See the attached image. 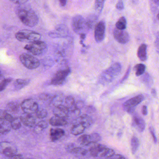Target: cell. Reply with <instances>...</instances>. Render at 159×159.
<instances>
[{
    "instance_id": "obj_1",
    "label": "cell",
    "mask_w": 159,
    "mask_h": 159,
    "mask_svg": "<svg viewBox=\"0 0 159 159\" xmlns=\"http://www.w3.org/2000/svg\"><path fill=\"white\" fill-rule=\"evenodd\" d=\"M16 15L25 25L30 27L36 26L39 23V17L30 5L21 4L16 7Z\"/></svg>"
},
{
    "instance_id": "obj_2",
    "label": "cell",
    "mask_w": 159,
    "mask_h": 159,
    "mask_svg": "<svg viewBox=\"0 0 159 159\" xmlns=\"http://www.w3.org/2000/svg\"><path fill=\"white\" fill-rule=\"evenodd\" d=\"M121 70V66L120 63L113 64L100 75L99 78V83L102 84L110 83L119 75Z\"/></svg>"
},
{
    "instance_id": "obj_3",
    "label": "cell",
    "mask_w": 159,
    "mask_h": 159,
    "mask_svg": "<svg viewBox=\"0 0 159 159\" xmlns=\"http://www.w3.org/2000/svg\"><path fill=\"white\" fill-rule=\"evenodd\" d=\"M91 155L98 158H110L115 154L113 149L101 144H95L90 149Z\"/></svg>"
},
{
    "instance_id": "obj_4",
    "label": "cell",
    "mask_w": 159,
    "mask_h": 159,
    "mask_svg": "<svg viewBox=\"0 0 159 159\" xmlns=\"http://www.w3.org/2000/svg\"><path fill=\"white\" fill-rule=\"evenodd\" d=\"M24 48L34 55L40 56L45 53L48 48L44 42L37 40L28 43Z\"/></svg>"
},
{
    "instance_id": "obj_5",
    "label": "cell",
    "mask_w": 159,
    "mask_h": 159,
    "mask_svg": "<svg viewBox=\"0 0 159 159\" xmlns=\"http://www.w3.org/2000/svg\"><path fill=\"white\" fill-rule=\"evenodd\" d=\"M16 38L18 41L22 42H32L35 41L39 40L41 38V35L35 31L23 30L16 34Z\"/></svg>"
},
{
    "instance_id": "obj_6",
    "label": "cell",
    "mask_w": 159,
    "mask_h": 159,
    "mask_svg": "<svg viewBox=\"0 0 159 159\" xmlns=\"http://www.w3.org/2000/svg\"><path fill=\"white\" fill-rule=\"evenodd\" d=\"M19 59L22 64L29 69L37 68L40 64L39 60L38 58L29 54H22L20 55Z\"/></svg>"
},
{
    "instance_id": "obj_7",
    "label": "cell",
    "mask_w": 159,
    "mask_h": 159,
    "mask_svg": "<svg viewBox=\"0 0 159 159\" xmlns=\"http://www.w3.org/2000/svg\"><path fill=\"white\" fill-rule=\"evenodd\" d=\"M17 148L11 142L2 141L0 142V153L11 158L17 154Z\"/></svg>"
},
{
    "instance_id": "obj_8",
    "label": "cell",
    "mask_w": 159,
    "mask_h": 159,
    "mask_svg": "<svg viewBox=\"0 0 159 159\" xmlns=\"http://www.w3.org/2000/svg\"><path fill=\"white\" fill-rule=\"evenodd\" d=\"M71 27L76 34H83L84 30L86 29L85 19L82 16H75L71 20Z\"/></svg>"
},
{
    "instance_id": "obj_9",
    "label": "cell",
    "mask_w": 159,
    "mask_h": 159,
    "mask_svg": "<svg viewBox=\"0 0 159 159\" xmlns=\"http://www.w3.org/2000/svg\"><path fill=\"white\" fill-rule=\"evenodd\" d=\"M144 100V97L141 95L136 96L125 101L123 105L124 110L129 113H133L136 107Z\"/></svg>"
},
{
    "instance_id": "obj_10",
    "label": "cell",
    "mask_w": 159,
    "mask_h": 159,
    "mask_svg": "<svg viewBox=\"0 0 159 159\" xmlns=\"http://www.w3.org/2000/svg\"><path fill=\"white\" fill-rule=\"evenodd\" d=\"M21 108L25 113L33 114L36 113L39 110V105L32 99H26L22 102Z\"/></svg>"
},
{
    "instance_id": "obj_11",
    "label": "cell",
    "mask_w": 159,
    "mask_h": 159,
    "mask_svg": "<svg viewBox=\"0 0 159 159\" xmlns=\"http://www.w3.org/2000/svg\"><path fill=\"white\" fill-rule=\"evenodd\" d=\"M70 72V70L69 68L58 70L52 79L51 84L55 85L63 84L66 81V79Z\"/></svg>"
},
{
    "instance_id": "obj_12",
    "label": "cell",
    "mask_w": 159,
    "mask_h": 159,
    "mask_svg": "<svg viewBox=\"0 0 159 159\" xmlns=\"http://www.w3.org/2000/svg\"><path fill=\"white\" fill-rule=\"evenodd\" d=\"M106 33V24L105 22L101 21L98 23L94 30V38L96 41L99 43L104 40Z\"/></svg>"
},
{
    "instance_id": "obj_13",
    "label": "cell",
    "mask_w": 159,
    "mask_h": 159,
    "mask_svg": "<svg viewBox=\"0 0 159 159\" xmlns=\"http://www.w3.org/2000/svg\"><path fill=\"white\" fill-rule=\"evenodd\" d=\"M114 39L121 44H125L129 42L130 37L127 31L115 29L113 30Z\"/></svg>"
},
{
    "instance_id": "obj_14",
    "label": "cell",
    "mask_w": 159,
    "mask_h": 159,
    "mask_svg": "<svg viewBox=\"0 0 159 159\" xmlns=\"http://www.w3.org/2000/svg\"><path fill=\"white\" fill-rule=\"evenodd\" d=\"M53 113L55 116L66 119L69 116L70 111L66 106L60 104L55 106L53 110Z\"/></svg>"
},
{
    "instance_id": "obj_15",
    "label": "cell",
    "mask_w": 159,
    "mask_h": 159,
    "mask_svg": "<svg viewBox=\"0 0 159 159\" xmlns=\"http://www.w3.org/2000/svg\"><path fill=\"white\" fill-rule=\"evenodd\" d=\"M66 28L63 25H59L53 31L49 33V35L52 38H62L67 37Z\"/></svg>"
},
{
    "instance_id": "obj_16",
    "label": "cell",
    "mask_w": 159,
    "mask_h": 159,
    "mask_svg": "<svg viewBox=\"0 0 159 159\" xmlns=\"http://www.w3.org/2000/svg\"><path fill=\"white\" fill-rule=\"evenodd\" d=\"M20 120L23 124L28 127H34L36 124V120L32 114L25 113L20 117Z\"/></svg>"
},
{
    "instance_id": "obj_17",
    "label": "cell",
    "mask_w": 159,
    "mask_h": 159,
    "mask_svg": "<svg viewBox=\"0 0 159 159\" xmlns=\"http://www.w3.org/2000/svg\"><path fill=\"white\" fill-rule=\"evenodd\" d=\"M67 151L73 155L78 156H84L87 154L88 151L83 148L75 147L73 144H70L66 147Z\"/></svg>"
},
{
    "instance_id": "obj_18",
    "label": "cell",
    "mask_w": 159,
    "mask_h": 159,
    "mask_svg": "<svg viewBox=\"0 0 159 159\" xmlns=\"http://www.w3.org/2000/svg\"><path fill=\"white\" fill-rule=\"evenodd\" d=\"M132 125L140 133L143 132L146 128L145 120L141 117L137 115L133 117Z\"/></svg>"
},
{
    "instance_id": "obj_19",
    "label": "cell",
    "mask_w": 159,
    "mask_h": 159,
    "mask_svg": "<svg viewBox=\"0 0 159 159\" xmlns=\"http://www.w3.org/2000/svg\"><path fill=\"white\" fill-rule=\"evenodd\" d=\"M65 106L70 112H75L79 111L75 99L71 96H68L65 99Z\"/></svg>"
},
{
    "instance_id": "obj_20",
    "label": "cell",
    "mask_w": 159,
    "mask_h": 159,
    "mask_svg": "<svg viewBox=\"0 0 159 159\" xmlns=\"http://www.w3.org/2000/svg\"><path fill=\"white\" fill-rule=\"evenodd\" d=\"M65 134V132L61 128H52L50 130V139L52 141H56L59 140Z\"/></svg>"
},
{
    "instance_id": "obj_21",
    "label": "cell",
    "mask_w": 159,
    "mask_h": 159,
    "mask_svg": "<svg viewBox=\"0 0 159 159\" xmlns=\"http://www.w3.org/2000/svg\"><path fill=\"white\" fill-rule=\"evenodd\" d=\"M75 123L81 124L85 128H88L92 125L93 120L89 115H83L77 119Z\"/></svg>"
},
{
    "instance_id": "obj_22",
    "label": "cell",
    "mask_w": 159,
    "mask_h": 159,
    "mask_svg": "<svg viewBox=\"0 0 159 159\" xmlns=\"http://www.w3.org/2000/svg\"><path fill=\"white\" fill-rule=\"evenodd\" d=\"M49 123L51 125L55 126H64L68 124L66 119L56 116L51 118L49 120Z\"/></svg>"
},
{
    "instance_id": "obj_23",
    "label": "cell",
    "mask_w": 159,
    "mask_h": 159,
    "mask_svg": "<svg viewBox=\"0 0 159 159\" xmlns=\"http://www.w3.org/2000/svg\"><path fill=\"white\" fill-rule=\"evenodd\" d=\"M137 56L141 61H146L148 58L147 56V45L143 43L139 47L137 51Z\"/></svg>"
},
{
    "instance_id": "obj_24",
    "label": "cell",
    "mask_w": 159,
    "mask_h": 159,
    "mask_svg": "<svg viewBox=\"0 0 159 159\" xmlns=\"http://www.w3.org/2000/svg\"><path fill=\"white\" fill-rule=\"evenodd\" d=\"M85 128L81 124L75 123L70 129V132L74 135H79L84 132Z\"/></svg>"
},
{
    "instance_id": "obj_25",
    "label": "cell",
    "mask_w": 159,
    "mask_h": 159,
    "mask_svg": "<svg viewBox=\"0 0 159 159\" xmlns=\"http://www.w3.org/2000/svg\"><path fill=\"white\" fill-rule=\"evenodd\" d=\"M78 142L83 146H88L92 143L90 135L84 134L81 136L78 139Z\"/></svg>"
},
{
    "instance_id": "obj_26",
    "label": "cell",
    "mask_w": 159,
    "mask_h": 159,
    "mask_svg": "<svg viewBox=\"0 0 159 159\" xmlns=\"http://www.w3.org/2000/svg\"><path fill=\"white\" fill-rule=\"evenodd\" d=\"M30 82V80H24V79H17L15 82V88L17 90L22 89L25 86L27 85Z\"/></svg>"
},
{
    "instance_id": "obj_27",
    "label": "cell",
    "mask_w": 159,
    "mask_h": 159,
    "mask_svg": "<svg viewBox=\"0 0 159 159\" xmlns=\"http://www.w3.org/2000/svg\"><path fill=\"white\" fill-rule=\"evenodd\" d=\"M13 119L12 115L9 114L6 111L0 110V121L11 122Z\"/></svg>"
},
{
    "instance_id": "obj_28",
    "label": "cell",
    "mask_w": 159,
    "mask_h": 159,
    "mask_svg": "<svg viewBox=\"0 0 159 159\" xmlns=\"http://www.w3.org/2000/svg\"><path fill=\"white\" fill-rule=\"evenodd\" d=\"M11 130V124L7 122H0V134H4L10 132Z\"/></svg>"
},
{
    "instance_id": "obj_29",
    "label": "cell",
    "mask_w": 159,
    "mask_h": 159,
    "mask_svg": "<svg viewBox=\"0 0 159 159\" xmlns=\"http://www.w3.org/2000/svg\"><path fill=\"white\" fill-rule=\"evenodd\" d=\"M127 22L125 17L124 16L120 17L116 23V27L120 30H125L126 29Z\"/></svg>"
},
{
    "instance_id": "obj_30",
    "label": "cell",
    "mask_w": 159,
    "mask_h": 159,
    "mask_svg": "<svg viewBox=\"0 0 159 159\" xmlns=\"http://www.w3.org/2000/svg\"><path fill=\"white\" fill-rule=\"evenodd\" d=\"M139 146V141L138 139L136 137H133L131 140V150L133 154H134L136 152Z\"/></svg>"
},
{
    "instance_id": "obj_31",
    "label": "cell",
    "mask_w": 159,
    "mask_h": 159,
    "mask_svg": "<svg viewBox=\"0 0 159 159\" xmlns=\"http://www.w3.org/2000/svg\"><path fill=\"white\" fill-rule=\"evenodd\" d=\"M134 69L135 71L136 76L139 77V76L143 75L145 73V70H146V66L144 64H138L135 66Z\"/></svg>"
},
{
    "instance_id": "obj_32",
    "label": "cell",
    "mask_w": 159,
    "mask_h": 159,
    "mask_svg": "<svg viewBox=\"0 0 159 159\" xmlns=\"http://www.w3.org/2000/svg\"><path fill=\"white\" fill-rule=\"evenodd\" d=\"M97 19V18H96L95 16L92 15V16L88 17L86 20H85L86 29L90 30L93 28Z\"/></svg>"
},
{
    "instance_id": "obj_33",
    "label": "cell",
    "mask_w": 159,
    "mask_h": 159,
    "mask_svg": "<svg viewBox=\"0 0 159 159\" xmlns=\"http://www.w3.org/2000/svg\"><path fill=\"white\" fill-rule=\"evenodd\" d=\"M105 1L106 0H95V10L98 13L100 14L102 12Z\"/></svg>"
},
{
    "instance_id": "obj_34",
    "label": "cell",
    "mask_w": 159,
    "mask_h": 159,
    "mask_svg": "<svg viewBox=\"0 0 159 159\" xmlns=\"http://www.w3.org/2000/svg\"><path fill=\"white\" fill-rule=\"evenodd\" d=\"M19 104L16 102H10L7 106V109L8 111L15 113L19 111Z\"/></svg>"
},
{
    "instance_id": "obj_35",
    "label": "cell",
    "mask_w": 159,
    "mask_h": 159,
    "mask_svg": "<svg viewBox=\"0 0 159 159\" xmlns=\"http://www.w3.org/2000/svg\"><path fill=\"white\" fill-rule=\"evenodd\" d=\"M10 123H11V127L14 130H18L22 126L21 121L20 118L19 119L17 118H13Z\"/></svg>"
},
{
    "instance_id": "obj_36",
    "label": "cell",
    "mask_w": 159,
    "mask_h": 159,
    "mask_svg": "<svg viewBox=\"0 0 159 159\" xmlns=\"http://www.w3.org/2000/svg\"><path fill=\"white\" fill-rule=\"evenodd\" d=\"M36 116L39 119H43L47 116V111L44 109H39L36 113Z\"/></svg>"
},
{
    "instance_id": "obj_37",
    "label": "cell",
    "mask_w": 159,
    "mask_h": 159,
    "mask_svg": "<svg viewBox=\"0 0 159 159\" xmlns=\"http://www.w3.org/2000/svg\"><path fill=\"white\" fill-rule=\"evenodd\" d=\"M11 79H6L3 80L1 82H0V92H2L6 89L8 84L11 81Z\"/></svg>"
},
{
    "instance_id": "obj_38",
    "label": "cell",
    "mask_w": 159,
    "mask_h": 159,
    "mask_svg": "<svg viewBox=\"0 0 159 159\" xmlns=\"http://www.w3.org/2000/svg\"><path fill=\"white\" fill-rule=\"evenodd\" d=\"M90 136L92 139V143H97L101 140V136L98 133H93L90 134Z\"/></svg>"
},
{
    "instance_id": "obj_39",
    "label": "cell",
    "mask_w": 159,
    "mask_h": 159,
    "mask_svg": "<svg viewBox=\"0 0 159 159\" xmlns=\"http://www.w3.org/2000/svg\"><path fill=\"white\" fill-rule=\"evenodd\" d=\"M116 8L119 11H122L124 9V3L123 0H119L116 5Z\"/></svg>"
},
{
    "instance_id": "obj_40",
    "label": "cell",
    "mask_w": 159,
    "mask_h": 159,
    "mask_svg": "<svg viewBox=\"0 0 159 159\" xmlns=\"http://www.w3.org/2000/svg\"><path fill=\"white\" fill-rule=\"evenodd\" d=\"M149 131L152 136V139H153L154 143L156 144V143H157V138H156V135H155V131H154V128L152 127V126H150V127H149Z\"/></svg>"
},
{
    "instance_id": "obj_41",
    "label": "cell",
    "mask_w": 159,
    "mask_h": 159,
    "mask_svg": "<svg viewBox=\"0 0 159 159\" xmlns=\"http://www.w3.org/2000/svg\"><path fill=\"white\" fill-rule=\"evenodd\" d=\"M38 126H39L40 128L43 130V129H45V128H47L48 126V123L46 121L43 120L39 122L38 123V124L37 125Z\"/></svg>"
},
{
    "instance_id": "obj_42",
    "label": "cell",
    "mask_w": 159,
    "mask_h": 159,
    "mask_svg": "<svg viewBox=\"0 0 159 159\" xmlns=\"http://www.w3.org/2000/svg\"><path fill=\"white\" fill-rule=\"evenodd\" d=\"M10 1L16 4L21 5V4H25L29 0H10Z\"/></svg>"
},
{
    "instance_id": "obj_43",
    "label": "cell",
    "mask_w": 159,
    "mask_h": 159,
    "mask_svg": "<svg viewBox=\"0 0 159 159\" xmlns=\"http://www.w3.org/2000/svg\"><path fill=\"white\" fill-rule=\"evenodd\" d=\"M143 79H144V82L147 84H151L152 83V80L151 79L150 76L149 74H146V76H143Z\"/></svg>"
},
{
    "instance_id": "obj_44",
    "label": "cell",
    "mask_w": 159,
    "mask_h": 159,
    "mask_svg": "<svg viewBox=\"0 0 159 159\" xmlns=\"http://www.w3.org/2000/svg\"><path fill=\"white\" fill-rule=\"evenodd\" d=\"M110 158H114V159H125V157L123 155H120V154H115L112 155Z\"/></svg>"
},
{
    "instance_id": "obj_45",
    "label": "cell",
    "mask_w": 159,
    "mask_h": 159,
    "mask_svg": "<svg viewBox=\"0 0 159 159\" xmlns=\"http://www.w3.org/2000/svg\"><path fill=\"white\" fill-rule=\"evenodd\" d=\"M142 113L143 115H145V116H146V115L148 114V107H147V106H144L142 107Z\"/></svg>"
},
{
    "instance_id": "obj_46",
    "label": "cell",
    "mask_w": 159,
    "mask_h": 159,
    "mask_svg": "<svg viewBox=\"0 0 159 159\" xmlns=\"http://www.w3.org/2000/svg\"><path fill=\"white\" fill-rule=\"evenodd\" d=\"M130 70H131V67L129 66L127 69V71H126V73H125V75L124 78L122 79V81H124L125 80H126L127 78H128V75H129V73H130Z\"/></svg>"
},
{
    "instance_id": "obj_47",
    "label": "cell",
    "mask_w": 159,
    "mask_h": 159,
    "mask_svg": "<svg viewBox=\"0 0 159 159\" xmlns=\"http://www.w3.org/2000/svg\"><path fill=\"white\" fill-rule=\"evenodd\" d=\"M150 1L152 4H154L155 6H157V7L159 6V0H150Z\"/></svg>"
},
{
    "instance_id": "obj_48",
    "label": "cell",
    "mask_w": 159,
    "mask_h": 159,
    "mask_svg": "<svg viewBox=\"0 0 159 159\" xmlns=\"http://www.w3.org/2000/svg\"><path fill=\"white\" fill-rule=\"evenodd\" d=\"M60 4L62 7H64L66 5L67 0H59Z\"/></svg>"
},
{
    "instance_id": "obj_49",
    "label": "cell",
    "mask_w": 159,
    "mask_h": 159,
    "mask_svg": "<svg viewBox=\"0 0 159 159\" xmlns=\"http://www.w3.org/2000/svg\"><path fill=\"white\" fill-rule=\"evenodd\" d=\"M11 158H13V159H21V158H23V156L21 155H16L14 156L13 157H12Z\"/></svg>"
},
{
    "instance_id": "obj_50",
    "label": "cell",
    "mask_w": 159,
    "mask_h": 159,
    "mask_svg": "<svg viewBox=\"0 0 159 159\" xmlns=\"http://www.w3.org/2000/svg\"><path fill=\"white\" fill-rule=\"evenodd\" d=\"M152 95L153 96L156 97V96H157V93H156V90L152 89Z\"/></svg>"
},
{
    "instance_id": "obj_51",
    "label": "cell",
    "mask_w": 159,
    "mask_h": 159,
    "mask_svg": "<svg viewBox=\"0 0 159 159\" xmlns=\"http://www.w3.org/2000/svg\"><path fill=\"white\" fill-rule=\"evenodd\" d=\"M131 1H132V3L136 4L138 2V0H131Z\"/></svg>"
},
{
    "instance_id": "obj_52",
    "label": "cell",
    "mask_w": 159,
    "mask_h": 159,
    "mask_svg": "<svg viewBox=\"0 0 159 159\" xmlns=\"http://www.w3.org/2000/svg\"><path fill=\"white\" fill-rule=\"evenodd\" d=\"M2 77V73L1 72V71H0V78H1Z\"/></svg>"
}]
</instances>
